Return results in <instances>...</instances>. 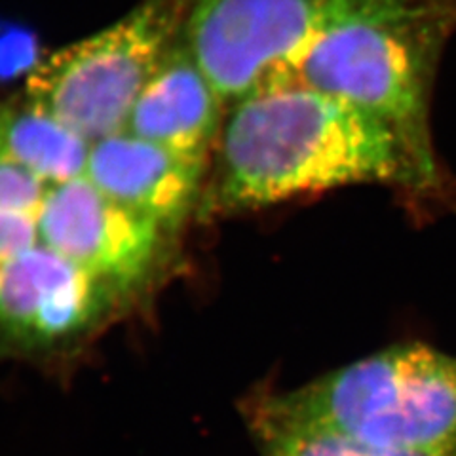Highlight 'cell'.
Here are the masks:
<instances>
[{"label":"cell","mask_w":456,"mask_h":456,"mask_svg":"<svg viewBox=\"0 0 456 456\" xmlns=\"http://www.w3.org/2000/svg\"><path fill=\"white\" fill-rule=\"evenodd\" d=\"M224 114V102L181 35L137 97L124 132L208 162L216 152Z\"/></svg>","instance_id":"obj_9"},{"label":"cell","mask_w":456,"mask_h":456,"mask_svg":"<svg viewBox=\"0 0 456 456\" xmlns=\"http://www.w3.org/2000/svg\"><path fill=\"white\" fill-rule=\"evenodd\" d=\"M48 191L45 181L0 152V209L37 217Z\"/></svg>","instance_id":"obj_12"},{"label":"cell","mask_w":456,"mask_h":456,"mask_svg":"<svg viewBox=\"0 0 456 456\" xmlns=\"http://www.w3.org/2000/svg\"><path fill=\"white\" fill-rule=\"evenodd\" d=\"M293 419L370 447L456 451V355L405 342L289 392H266Z\"/></svg>","instance_id":"obj_3"},{"label":"cell","mask_w":456,"mask_h":456,"mask_svg":"<svg viewBox=\"0 0 456 456\" xmlns=\"http://www.w3.org/2000/svg\"><path fill=\"white\" fill-rule=\"evenodd\" d=\"M241 411L261 456H456V451L402 452L370 447L325 426L285 415L263 390L251 394Z\"/></svg>","instance_id":"obj_11"},{"label":"cell","mask_w":456,"mask_h":456,"mask_svg":"<svg viewBox=\"0 0 456 456\" xmlns=\"http://www.w3.org/2000/svg\"><path fill=\"white\" fill-rule=\"evenodd\" d=\"M192 4L142 0L103 31L37 63L25 99L88 142L122 132L142 88L183 35Z\"/></svg>","instance_id":"obj_4"},{"label":"cell","mask_w":456,"mask_h":456,"mask_svg":"<svg viewBox=\"0 0 456 456\" xmlns=\"http://www.w3.org/2000/svg\"><path fill=\"white\" fill-rule=\"evenodd\" d=\"M206 174L208 162L122 130L92 142L84 175L166 232L179 228L198 208Z\"/></svg>","instance_id":"obj_8"},{"label":"cell","mask_w":456,"mask_h":456,"mask_svg":"<svg viewBox=\"0 0 456 456\" xmlns=\"http://www.w3.org/2000/svg\"><path fill=\"white\" fill-rule=\"evenodd\" d=\"M40 244L37 217L0 209V263Z\"/></svg>","instance_id":"obj_13"},{"label":"cell","mask_w":456,"mask_h":456,"mask_svg":"<svg viewBox=\"0 0 456 456\" xmlns=\"http://www.w3.org/2000/svg\"><path fill=\"white\" fill-rule=\"evenodd\" d=\"M92 142L27 102L0 103V152L48 187L84 177Z\"/></svg>","instance_id":"obj_10"},{"label":"cell","mask_w":456,"mask_h":456,"mask_svg":"<svg viewBox=\"0 0 456 456\" xmlns=\"http://www.w3.org/2000/svg\"><path fill=\"white\" fill-rule=\"evenodd\" d=\"M454 31L456 0H335L295 77L387 127L430 191L432 90Z\"/></svg>","instance_id":"obj_2"},{"label":"cell","mask_w":456,"mask_h":456,"mask_svg":"<svg viewBox=\"0 0 456 456\" xmlns=\"http://www.w3.org/2000/svg\"><path fill=\"white\" fill-rule=\"evenodd\" d=\"M73 261L37 244L0 263V337L46 348L82 333L103 305V288Z\"/></svg>","instance_id":"obj_7"},{"label":"cell","mask_w":456,"mask_h":456,"mask_svg":"<svg viewBox=\"0 0 456 456\" xmlns=\"http://www.w3.org/2000/svg\"><path fill=\"white\" fill-rule=\"evenodd\" d=\"M335 0H194L183 40L226 107L297 75Z\"/></svg>","instance_id":"obj_5"},{"label":"cell","mask_w":456,"mask_h":456,"mask_svg":"<svg viewBox=\"0 0 456 456\" xmlns=\"http://www.w3.org/2000/svg\"><path fill=\"white\" fill-rule=\"evenodd\" d=\"M37 223L40 244L110 285L145 276L164 236L159 224L114 202L86 175L50 187Z\"/></svg>","instance_id":"obj_6"},{"label":"cell","mask_w":456,"mask_h":456,"mask_svg":"<svg viewBox=\"0 0 456 456\" xmlns=\"http://www.w3.org/2000/svg\"><path fill=\"white\" fill-rule=\"evenodd\" d=\"M204 216H232L352 184L426 187L387 127L297 77L228 107Z\"/></svg>","instance_id":"obj_1"}]
</instances>
